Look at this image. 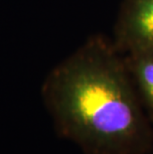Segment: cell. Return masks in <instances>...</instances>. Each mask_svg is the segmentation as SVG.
<instances>
[{
  "label": "cell",
  "mask_w": 153,
  "mask_h": 154,
  "mask_svg": "<svg viewBox=\"0 0 153 154\" xmlns=\"http://www.w3.org/2000/svg\"><path fill=\"white\" fill-rule=\"evenodd\" d=\"M42 99L58 135L84 154H151L153 123L112 41L96 34L51 70Z\"/></svg>",
  "instance_id": "obj_1"
},
{
  "label": "cell",
  "mask_w": 153,
  "mask_h": 154,
  "mask_svg": "<svg viewBox=\"0 0 153 154\" xmlns=\"http://www.w3.org/2000/svg\"><path fill=\"white\" fill-rule=\"evenodd\" d=\"M112 41L122 55L153 49V0H123Z\"/></svg>",
  "instance_id": "obj_2"
},
{
  "label": "cell",
  "mask_w": 153,
  "mask_h": 154,
  "mask_svg": "<svg viewBox=\"0 0 153 154\" xmlns=\"http://www.w3.org/2000/svg\"><path fill=\"white\" fill-rule=\"evenodd\" d=\"M123 56L141 106L153 123V49L131 52Z\"/></svg>",
  "instance_id": "obj_3"
}]
</instances>
